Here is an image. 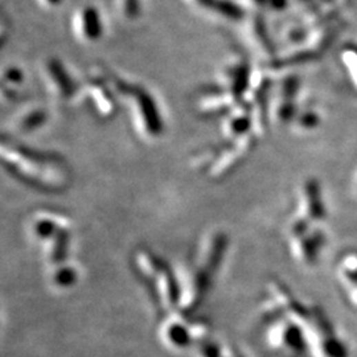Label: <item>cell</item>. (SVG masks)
Instances as JSON below:
<instances>
[{"mask_svg":"<svg viewBox=\"0 0 357 357\" xmlns=\"http://www.w3.org/2000/svg\"><path fill=\"white\" fill-rule=\"evenodd\" d=\"M135 263L148 289L159 300L158 303L167 309L174 307L178 303V289L174 276L167 266L154 254L146 252L136 254Z\"/></svg>","mask_w":357,"mask_h":357,"instance_id":"1","label":"cell"},{"mask_svg":"<svg viewBox=\"0 0 357 357\" xmlns=\"http://www.w3.org/2000/svg\"><path fill=\"white\" fill-rule=\"evenodd\" d=\"M48 73L50 82L54 83V88L57 89V96L60 97H69L73 93V83L72 79L68 76L65 69L60 65L57 61H50L48 64Z\"/></svg>","mask_w":357,"mask_h":357,"instance_id":"2","label":"cell"},{"mask_svg":"<svg viewBox=\"0 0 357 357\" xmlns=\"http://www.w3.org/2000/svg\"><path fill=\"white\" fill-rule=\"evenodd\" d=\"M82 33L89 40H97L102 34V23L97 10L93 7H86L81 14Z\"/></svg>","mask_w":357,"mask_h":357,"instance_id":"3","label":"cell"},{"mask_svg":"<svg viewBox=\"0 0 357 357\" xmlns=\"http://www.w3.org/2000/svg\"><path fill=\"white\" fill-rule=\"evenodd\" d=\"M6 80L4 81L11 82V83H20L23 81V74L20 70H17L15 68H10L6 73Z\"/></svg>","mask_w":357,"mask_h":357,"instance_id":"4","label":"cell"},{"mask_svg":"<svg viewBox=\"0 0 357 357\" xmlns=\"http://www.w3.org/2000/svg\"><path fill=\"white\" fill-rule=\"evenodd\" d=\"M48 3H50V4H57L60 0H47Z\"/></svg>","mask_w":357,"mask_h":357,"instance_id":"5","label":"cell"}]
</instances>
